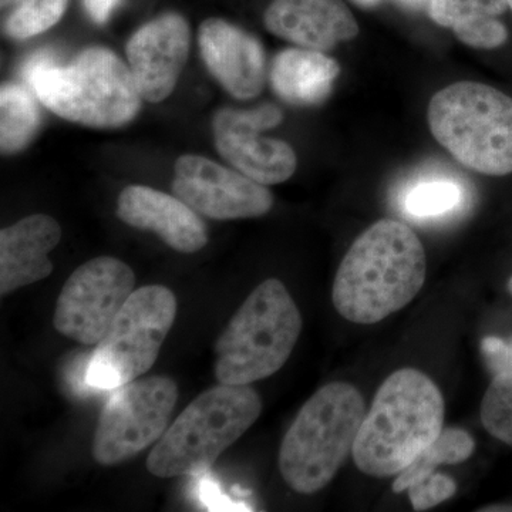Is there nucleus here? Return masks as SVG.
I'll use <instances>...</instances> for the list:
<instances>
[{
    "label": "nucleus",
    "instance_id": "nucleus-1",
    "mask_svg": "<svg viewBox=\"0 0 512 512\" xmlns=\"http://www.w3.org/2000/svg\"><path fill=\"white\" fill-rule=\"evenodd\" d=\"M426 275V251L413 229L380 220L343 258L333 282V305L349 322L373 325L409 305Z\"/></svg>",
    "mask_w": 512,
    "mask_h": 512
},
{
    "label": "nucleus",
    "instance_id": "nucleus-2",
    "mask_svg": "<svg viewBox=\"0 0 512 512\" xmlns=\"http://www.w3.org/2000/svg\"><path fill=\"white\" fill-rule=\"evenodd\" d=\"M37 100L57 116L94 128L126 126L141 107L130 67L104 47H89L69 64L39 50L20 69Z\"/></svg>",
    "mask_w": 512,
    "mask_h": 512
},
{
    "label": "nucleus",
    "instance_id": "nucleus-3",
    "mask_svg": "<svg viewBox=\"0 0 512 512\" xmlns=\"http://www.w3.org/2000/svg\"><path fill=\"white\" fill-rule=\"evenodd\" d=\"M443 394L417 369L397 370L377 390L360 426L353 460L366 476H397L443 430Z\"/></svg>",
    "mask_w": 512,
    "mask_h": 512
},
{
    "label": "nucleus",
    "instance_id": "nucleus-4",
    "mask_svg": "<svg viewBox=\"0 0 512 512\" xmlns=\"http://www.w3.org/2000/svg\"><path fill=\"white\" fill-rule=\"evenodd\" d=\"M366 416L353 384H326L303 404L279 448V471L295 493L323 490L353 453Z\"/></svg>",
    "mask_w": 512,
    "mask_h": 512
},
{
    "label": "nucleus",
    "instance_id": "nucleus-5",
    "mask_svg": "<svg viewBox=\"0 0 512 512\" xmlns=\"http://www.w3.org/2000/svg\"><path fill=\"white\" fill-rule=\"evenodd\" d=\"M262 400L249 384H218L192 400L147 457L153 476H192L214 466L259 419Z\"/></svg>",
    "mask_w": 512,
    "mask_h": 512
},
{
    "label": "nucleus",
    "instance_id": "nucleus-6",
    "mask_svg": "<svg viewBox=\"0 0 512 512\" xmlns=\"http://www.w3.org/2000/svg\"><path fill=\"white\" fill-rule=\"evenodd\" d=\"M302 316L279 279L262 282L215 342V377L221 384H251L284 367L302 332Z\"/></svg>",
    "mask_w": 512,
    "mask_h": 512
},
{
    "label": "nucleus",
    "instance_id": "nucleus-7",
    "mask_svg": "<svg viewBox=\"0 0 512 512\" xmlns=\"http://www.w3.org/2000/svg\"><path fill=\"white\" fill-rule=\"evenodd\" d=\"M434 138L458 163L485 175L512 173V99L476 82H458L431 97Z\"/></svg>",
    "mask_w": 512,
    "mask_h": 512
},
{
    "label": "nucleus",
    "instance_id": "nucleus-8",
    "mask_svg": "<svg viewBox=\"0 0 512 512\" xmlns=\"http://www.w3.org/2000/svg\"><path fill=\"white\" fill-rule=\"evenodd\" d=\"M175 318L171 289L148 285L134 291L87 360L84 383L111 392L140 379L156 363Z\"/></svg>",
    "mask_w": 512,
    "mask_h": 512
},
{
    "label": "nucleus",
    "instance_id": "nucleus-9",
    "mask_svg": "<svg viewBox=\"0 0 512 512\" xmlns=\"http://www.w3.org/2000/svg\"><path fill=\"white\" fill-rule=\"evenodd\" d=\"M177 400V383L164 376L136 379L111 390L94 433V460L116 466L153 446L168 429Z\"/></svg>",
    "mask_w": 512,
    "mask_h": 512
},
{
    "label": "nucleus",
    "instance_id": "nucleus-10",
    "mask_svg": "<svg viewBox=\"0 0 512 512\" xmlns=\"http://www.w3.org/2000/svg\"><path fill=\"white\" fill-rule=\"evenodd\" d=\"M134 285L133 269L120 259H90L64 284L57 298L53 325L60 335L80 345L96 346L133 295Z\"/></svg>",
    "mask_w": 512,
    "mask_h": 512
},
{
    "label": "nucleus",
    "instance_id": "nucleus-11",
    "mask_svg": "<svg viewBox=\"0 0 512 512\" xmlns=\"http://www.w3.org/2000/svg\"><path fill=\"white\" fill-rule=\"evenodd\" d=\"M282 120L284 114L275 104L252 110H218L212 119L215 146L229 164L256 183H285L298 165L295 151L285 141L261 136Z\"/></svg>",
    "mask_w": 512,
    "mask_h": 512
},
{
    "label": "nucleus",
    "instance_id": "nucleus-12",
    "mask_svg": "<svg viewBox=\"0 0 512 512\" xmlns=\"http://www.w3.org/2000/svg\"><path fill=\"white\" fill-rule=\"evenodd\" d=\"M173 191L192 210L218 221L262 217L274 204L264 184L194 154L175 163Z\"/></svg>",
    "mask_w": 512,
    "mask_h": 512
},
{
    "label": "nucleus",
    "instance_id": "nucleus-13",
    "mask_svg": "<svg viewBox=\"0 0 512 512\" xmlns=\"http://www.w3.org/2000/svg\"><path fill=\"white\" fill-rule=\"evenodd\" d=\"M191 33L178 13H164L130 37L127 59L138 92L150 103L167 99L190 55Z\"/></svg>",
    "mask_w": 512,
    "mask_h": 512
},
{
    "label": "nucleus",
    "instance_id": "nucleus-14",
    "mask_svg": "<svg viewBox=\"0 0 512 512\" xmlns=\"http://www.w3.org/2000/svg\"><path fill=\"white\" fill-rule=\"evenodd\" d=\"M202 59L212 76L238 100L254 99L266 83L261 42L227 20H204L198 32Z\"/></svg>",
    "mask_w": 512,
    "mask_h": 512
},
{
    "label": "nucleus",
    "instance_id": "nucleus-15",
    "mask_svg": "<svg viewBox=\"0 0 512 512\" xmlns=\"http://www.w3.org/2000/svg\"><path fill=\"white\" fill-rule=\"evenodd\" d=\"M117 215L130 227L154 232L183 254H194L208 242L207 227L197 211L180 198L146 185H130L121 191Z\"/></svg>",
    "mask_w": 512,
    "mask_h": 512
},
{
    "label": "nucleus",
    "instance_id": "nucleus-16",
    "mask_svg": "<svg viewBox=\"0 0 512 512\" xmlns=\"http://www.w3.org/2000/svg\"><path fill=\"white\" fill-rule=\"evenodd\" d=\"M264 20L272 35L319 52L359 35L355 16L343 0H272Z\"/></svg>",
    "mask_w": 512,
    "mask_h": 512
},
{
    "label": "nucleus",
    "instance_id": "nucleus-17",
    "mask_svg": "<svg viewBox=\"0 0 512 512\" xmlns=\"http://www.w3.org/2000/svg\"><path fill=\"white\" fill-rule=\"evenodd\" d=\"M60 239L62 228L49 215H30L3 228L0 231V295H9L52 274L49 254Z\"/></svg>",
    "mask_w": 512,
    "mask_h": 512
},
{
    "label": "nucleus",
    "instance_id": "nucleus-18",
    "mask_svg": "<svg viewBox=\"0 0 512 512\" xmlns=\"http://www.w3.org/2000/svg\"><path fill=\"white\" fill-rule=\"evenodd\" d=\"M339 64L319 50L295 47L279 53L272 63V89L293 106H318L332 93Z\"/></svg>",
    "mask_w": 512,
    "mask_h": 512
},
{
    "label": "nucleus",
    "instance_id": "nucleus-19",
    "mask_svg": "<svg viewBox=\"0 0 512 512\" xmlns=\"http://www.w3.org/2000/svg\"><path fill=\"white\" fill-rule=\"evenodd\" d=\"M507 0H431L430 19L453 30L464 45L495 49L507 42L508 32L500 16Z\"/></svg>",
    "mask_w": 512,
    "mask_h": 512
},
{
    "label": "nucleus",
    "instance_id": "nucleus-20",
    "mask_svg": "<svg viewBox=\"0 0 512 512\" xmlns=\"http://www.w3.org/2000/svg\"><path fill=\"white\" fill-rule=\"evenodd\" d=\"M40 128L35 97L19 84H3L0 90V148L2 154L20 153L32 143Z\"/></svg>",
    "mask_w": 512,
    "mask_h": 512
},
{
    "label": "nucleus",
    "instance_id": "nucleus-21",
    "mask_svg": "<svg viewBox=\"0 0 512 512\" xmlns=\"http://www.w3.org/2000/svg\"><path fill=\"white\" fill-rule=\"evenodd\" d=\"M476 441L461 429H443L437 439L424 448L394 480V493H403L413 484L436 473L443 464H460L473 456Z\"/></svg>",
    "mask_w": 512,
    "mask_h": 512
},
{
    "label": "nucleus",
    "instance_id": "nucleus-22",
    "mask_svg": "<svg viewBox=\"0 0 512 512\" xmlns=\"http://www.w3.org/2000/svg\"><path fill=\"white\" fill-rule=\"evenodd\" d=\"M464 188L450 178H433L412 185L402 200L407 215L419 220L439 218L461 207Z\"/></svg>",
    "mask_w": 512,
    "mask_h": 512
},
{
    "label": "nucleus",
    "instance_id": "nucleus-23",
    "mask_svg": "<svg viewBox=\"0 0 512 512\" xmlns=\"http://www.w3.org/2000/svg\"><path fill=\"white\" fill-rule=\"evenodd\" d=\"M12 3V12L3 29L12 39L26 40L59 23L69 0H12Z\"/></svg>",
    "mask_w": 512,
    "mask_h": 512
},
{
    "label": "nucleus",
    "instance_id": "nucleus-24",
    "mask_svg": "<svg viewBox=\"0 0 512 512\" xmlns=\"http://www.w3.org/2000/svg\"><path fill=\"white\" fill-rule=\"evenodd\" d=\"M484 429L512 447V373L494 376L481 403Z\"/></svg>",
    "mask_w": 512,
    "mask_h": 512
},
{
    "label": "nucleus",
    "instance_id": "nucleus-25",
    "mask_svg": "<svg viewBox=\"0 0 512 512\" xmlns=\"http://www.w3.org/2000/svg\"><path fill=\"white\" fill-rule=\"evenodd\" d=\"M407 491L414 510L426 511L453 497L457 491V484L451 477L434 473L413 484Z\"/></svg>",
    "mask_w": 512,
    "mask_h": 512
},
{
    "label": "nucleus",
    "instance_id": "nucleus-26",
    "mask_svg": "<svg viewBox=\"0 0 512 512\" xmlns=\"http://www.w3.org/2000/svg\"><path fill=\"white\" fill-rule=\"evenodd\" d=\"M481 353L485 365L493 376L512 373V339L504 340L488 336L481 340Z\"/></svg>",
    "mask_w": 512,
    "mask_h": 512
},
{
    "label": "nucleus",
    "instance_id": "nucleus-27",
    "mask_svg": "<svg viewBox=\"0 0 512 512\" xmlns=\"http://www.w3.org/2000/svg\"><path fill=\"white\" fill-rule=\"evenodd\" d=\"M121 0H83L87 15L96 25H104L120 5Z\"/></svg>",
    "mask_w": 512,
    "mask_h": 512
},
{
    "label": "nucleus",
    "instance_id": "nucleus-28",
    "mask_svg": "<svg viewBox=\"0 0 512 512\" xmlns=\"http://www.w3.org/2000/svg\"><path fill=\"white\" fill-rule=\"evenodd\" d=\"M352 2L362 9H375L377 6L383 5L384 2H392L409 12H427L431 0H352Z\"/></svg>",
    "mask_w": 512,
    "mask_h": 512
},
{
    "label": "nucleus",
    "instance_id": "nucleus-29",
    "mask_svg": "<svg viewBox=\"0 0 512 512\" xmlns=\"http://www.w3.org/2000/svg\"><path fill=\"white\" fill-rule=\"evenodd\" d=\"M480 511L484 512H511L512 511V505H493V507H487V508H481Z\"/></svg>",
    "mask_w": 512,
    "mask_h": 512
},
{
    "label": "nucleus",
    "instance_id": "nucleus-30",
    "mask_svg": "<svg viewBox=\"0 0 512 512\" xmlns=\"http://www.w3.org/2000/svg\"><path fill=\"white\" fill-rule=\"evenodd\" d=\"M0 3H2V8H5V6H8L10 3H12V0H0Z\"/></svg>",
    "mask_w": 512,
    "mask_h": 512
},
{
    "label": "nucleus",
    "instance_id": "nucleus-31",
    "mask_svg": "<svg viewBox=\"0 0 512 512\" xmlns=\"http://www.w3.org/2000/svg\"><path fill=\"white\" fill-rule=\"evenodd\" d=\"M508 292H510L512 295V276L510 278V281H508Z\"/></svg>",
    "mask_w": 512,
    "mask_h": 512
},
{
    "label": "nucleus",
    "instance_id": "nucleus-32",
    "mask_svg": "<svg viewBox=\"0 0 512 512\" xmlns=\"http://www.w3.org/2000/svg\"><path fill=\"white\" fill-rule=\"evenodd\" d=\"M508 2V6H510V8L512 9V0H507Z\"/></svg>",
    "mask_w": 512,
    "mask_h": 512
}]
</instances>
